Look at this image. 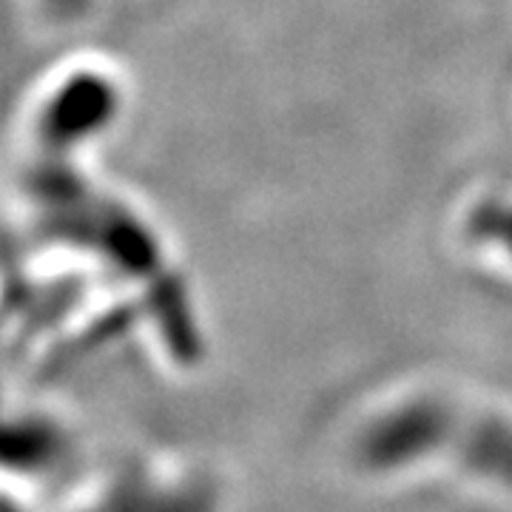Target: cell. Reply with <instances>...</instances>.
Returning <instances> with one entry per match:
<instances>
[{
  "label": "cell",
  "instance_id": "cell-1",
  "mask_svg": "<svg viewBox=\"0 0 512 512\" xmlns=\"http://www.w3.org/2000/svg\"><path fill=\"white\" fill-rule=\"evenodd\" d=\"M447 416L436 404H407L384 416L365 436V458L373 467H399L430 453L444 436Z\"/></svg>",
  "mask_w": 512,
  "mask_h": 512
},
{
  "label": "cell",
  "instance_id": "cell-2",
  "mask_svg": "<svg viewBox=\"0 0 512 512\" xmlns=\"http://www.w3.org/2000/svg\"><path fill=\"white\" fill-rule=\"evenodd\" d=\"M109 111V89L103 83H77L63 92L60 103L49 114V123L60 137H80L103 123Z\"/></svg>",
  "mask_w": 512,
  "mask_h": 512
},
{
  "label": "cell",
  "instance_id": "cell-3",
  "mask_svg": "<svg viewBox=\"0 0 512 512\" xmlns=\"http://www.w3.org/2000/svg\"><path fill=\"white\" fill-rule=\"evenodd\" d=\"M473 461L481 470L512 481V430L501 424L481 427L473 439Z\"/></svg>",
  "mask_w": 512,
  "mask_h": 512
},
{
  "label": "cell",
  "instance_id": "cell-4",
  "mask_svg": "<svg viewBox=\"0 0 512 512\" xmlns=\"http://www.w3.org/2000/svg\"><path fill=\"white\" fill-rule=\"evenodd\" d=\"M470 231L481 242H501L512 254V205L498 200L481 202L470 220Z\"/></svg>",
  "mask_w": 512,
  "mask_h": 512
}]
</instances>
